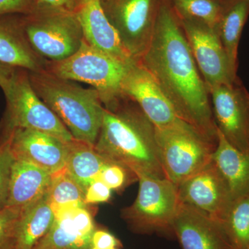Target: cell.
Returning <instances> with one entry per match:
<instances>
[{
  "instance_id": "cell-1",
  "label": "cell",
  "mask_w": 249,
  "mask_h": 249,
  "mask_svg": "<svg viewBox=\"0 0 249 249\" xmlns=\"http://www.w3.org/2000/svg\"><path fill=\"white\" fill-rule=\"evenodd\" d=\"M138 60L157 80L178 116L217 142L209 89L167 0L162 1L151 40Z\"/></svg>"
},
{
  "instance_id": "cell-2",
  "label": "cell",
  "mask_w": 249,
  "mask_h": 249,
  "mask_svg": "<svg viewBox=\"0 0 249 249\" xmlns=\"http://www.w3.org/2000/svg\"><path fill=\"white\" fill-rule=\"evenodd\" d=\"M96 150L108 161L135 174L166 178L160 158L155 126L137 103L123 96L105 108Z\"/></svg>"
},
{
  "instance_id": "cell-3",
  "label": "cell",
  "mask_w": 249,
  "mask_h": 249,
  "mask_svg": "<svg viewBox=\"0 0 249 249\" xmlns=\"http://www.w3.org/2000/svg\"><path fill=\"white\" fill-rule=\"evenodd\" d=\"M33 89L58 116L73 139L95 145L104 106L97 90L82 88L45 71L29 72Z\"/></svg>"
},
{
  "instance_id": "cell-4",
  "label": "cell",
  "mask_w": 249,
  "mask_h": 249,
  "mask_svg": "<svg viewBox=\"0 0 249 249\" xmlns=\"http://www.w3.org/2000/svg\"><path fill=\"white\" fill-rule=\"evenodd\" d=\"M133 62L121 61L84 40L71 56L61 61H47L45 71L58 78L91 85L99 93L104 107L109 108L124 96L121 85Z\"/></svg>"
},
{
  "instance_id": "cell-5",
  "label": "cell",
  "mask_w": 249,
  "mask_h": 249,
  "mask_svg": "<svg viewBox=\"0 0 249 249\" xmlns=\"http://www.w3.org/2000/svg\"><path fill=\"white\" fill-rule=\"evenodd\" d=\"M139 188L133 204L122 216L134 232L173 235V224L180 201L178 186L167 178L137 174Z\"/></svg>"
},
{
  "instance_id": "cell-6",
  "label": "cell",
  "mask_w": 249,
  "mask_h": 249,
  "mask_svg": "<svg viewBox=\"0 0 249 249\" xmlns=\"http://www.w3.org/2000/svg\"><path fill=\"white\" fill-rule=\"evenodd\" d=\"M155 132L165 177L177 186L212 160L217 142L186 121L173 127H155Z\"/></svg>"
},
{
  "instance_id": "cell-7",
  "label": "cell",
  "mask_w": 249,
  "mask_h": 249,
  "mask_svg": "<svg viewBox=\"0 0 249 249\" xmlns=\"http://www.w3.org/2000/svg\"><path fill=\"white\" fill-rule=\"evenodd\" d=\"M22 26L31 48L46 61L68 58L84 41L76 13L36 11L22 16Z\"/></svg>"
},
{
  "instance_id": "cell-8",
  "label": "cell",
  "mask_w": 249,
  "mask_h": 249,
  "mask_svg": "<svg viewBox=\"0 0 249 249\" xmlns=\"http://www.w3.org/2000/svg\"><path fill=\"white\" fill-rule=\"evenodd\" d=\"M3 92L6 101L2 125L4 129H36L65 142L74 139L58 116L33 89L27 70L18 68Z\"/></svg>"
},
{
  "instance_id": "cell-9",
  "label": "cell",
  "mask_w": 249,
  "mask_h": 249,
  "mask_svg": "<svg viewBox=\"0 0 249 249\" xmlns=\"http://www.w3.org/2000/svg\"><path fill=\"white\" fill-rule=\"evenodd\" d=\"M163 0H103L101 4L124 48L138 60L151 40Z\"/></svg>"
},
{
  "instance_id": "cell-10",
  "label": "cell",
  "mask_w": 249,
  "mask_h": 249,
  "mask_svg": "<svg viewBox=\"0 0 249 249\" xmlns=\"http://www.w3.org/2000/svg\"><path fill=\"white\" fill-rule=\"evenodd\" d=\"M178 19L209 91L217 85L231 84L238 80L232 71L217 29L198 19Z\"/></svg>"
},
{
  "instance_id": "cell-11",
  "label": "cell",
  "mask_w": 249,
  "mask_h": 249,
  "mask_svg": "<svg viewBox=\"0 0 249 249\" xmlns=\"http://www.w3.org/2000/svg\"><path fill=\"white\" fill-rule=\"evenodd\" d=\"M217 130L232 146L249 154V92L240 79L209 89Z\"/></svg>"
},
{
  "instance_id": "cell-12",
  "label": "cell",
  "mask_w": 249,
  "mask_h": 249,
  "mask_svg": "<svg viewBox=\"0 0 249 249\" xmlns=\"http://www.w3.org/2000/svg\"><path fill=\"white\" fill-rule=\"evenodd\" d=\"M123 95L138 105L154 125L173 127L183 122L151 73L136 60L129 66L122 85Z\"/></svg>"
},
{
  "instance_id": "cell-13",
  "label": "cell",
  "mask_w": 249,
  "mask_h": 249,
  "mask_svg": "<svg viewBox=\"0 0 249 249\" xmlns=\"http://www.w3.org/2000/svg\"><path fill=\"white\" fill-rule=\"evenodd\" d=\"M178 197L220 222L232 201L227 182L213 160L178 186Z\"/></svg>"
},
{
  "instance_id": "cell-14",
  "label": "cell",
  "mask_w": 249,
  "mask_h": 249,
  "mask_svg": "<svg viewBox=\"0 0 249 249\" xmlns=\"http://www.w3.org/2000/svg\"><path fill=\"white\" fill-rule=\"evenodd\" d=\"M1 127L9 137L14 160L29 162L52 175L65 168L67 142L36 129Z\"/></svg>"
},
{
  "instance_id": "cell-15",
  "label": "cell",
  "mask_w": 249,
  "mask_h": 249,
  "mask_svg": "<svg viewBox=\"0 0 249 249\" xmlns=\"http://www.w3.org/2000/svg\"><path fill=\"white\" fill-rule=\"evenodd\" d=\"M173 231L183 249H237L222 223L181 202Z\"/></svg>"
},
{
  "instance_id": "cell-16",
  "label": "cell",
  "mask_w": 249,
  "mask_h": 249,
  "mask_svg": "<svg viewBox=\"0 0 249 249\" xmlns=\"http://www.w3.org/2000/svg\"><path fill=\"white\" fill-rule=\"evenodd\" d=\"M76 14L88 45L121 61H136L121 42L103 10L101 0H81Z\"/></svg>"
},
{
  "instance_id": "cell-17",
  "label": "cell",
  "mask_w": 249,
  "mask_h": 249,
  "mask_svg": "<svg viewBox=\"0 0 249 249\" xmlns=\"http://www.w3.org/2000/svg\"><path fill=\"white\" fill-rule=\"evenodd\" d=\"M0 62L29 72L45 70L47 61L29 45L20 15L0 17Z\"/></svg>"
},
{
  "instance_id": "cell-18",
  "label": "cell",
  "mask_w": 249,
  "mask_h": 249,
  "mask_svg": "<svg viewBox=\"0 0 249 249\" xmlns=\"http://www.w3.org/2000/svg\"><path fill=\"white\" fill-rule=\"evenodd\" d=\"M52 175L36 165L14 160L6 206L25 212L49 193Z\"/></svg>"
},
{
  "instance_id": "cell-19",
  "label": "cell",
  "mask_w": 249,
  "mask_h": 249,
  "mask_svg": "<svg viewBox=\"0 0 249 249\" xmlns=\"http://www.w3.org/2000/svg\"><path fill=\"white\" fill-rule=\"evenodd\" d=\"M212 160L229 186L232 200L249 191V154L232 146L218 130Z\"/></svg>"
},
{
  "instance_id": "cell-20",
  "label": "cell",
  "mask_w": 249,
  "mask_h": 249,
  "mask_svg": "<svg viewBox=\"0 0 249 249\" xmlns=\"http://www.w3.org/2000/svg\"><path fill=\"white\" fill-rule=\"evenodd\" d=\"M109 162L95 150L94 145L75 139L67 142L65 169L85 193L89 185L99 178Z\"/></svg>"
},
{
  "instance_id": "cell-21",
  "label": "cell",
  "mask_w": 249,
  "mask_h": 249,
  "mask_svg": "<svg viewBox=\"0 0 249 249\" xmlns=\"http://www.w3.org/2000/svg\"><path fill=\"white\" fill-rule=\"evenodd\" d=\"M72 206L53 210L54 221L33 249H91L92 237L83 235L70 214Z\"/></svg>"
},
{
  "instance_id": "cell-22",
  "label": "cell",
  "mask_w": 249,
  "mask_h": 249,
  "mask_svg": "<svg viewBox=\"0 0 249 249\" xmlns=\"http://www.w3.org/2000/svg\"><path fill=\"white\" fill-rule=\"evenodd\" d=\"M48 193L35 206L23 213L15 235L14 249H33L47 233L54 221Z\"/></svg>"
},
{
  "instance_id": "cell-23",
  "label": "cell",
  "mask_w": 249,
  "mask_h": 249,
  "mask_svg": "<svg viewBox=\"0 0 249 249\" xmlns=\"http://www.w3.org/2000/svg\"><path fill=\"white\" fill-rule=\"evenodd\" d=\"M249 16V0H229L217 27L232 71L237 74L241 35Z\"/></svg>"
},
{
  "instance_id": "cell-24",
  "label": "cell",
  "mask_w": 249,
  "mask_h": 249,
  "mask_svg": "<svg viewBox=\"0 0 249 249\" xmlns=\"http://www.w3.org/2000/svg\"><path fill=\"white\" fill-rule=\"evenodd\" d=\"M220 222L236 248L249 249V191L232 199Z\"/></svg>"
},
{
  "instance_id": "cell-25",
  "label": "cell",
  "mask_w": 249,
  "mask_h": 249,
  "mask_svg": "<svg viewBox=\"0 0 249 249\" xmlns=\"http://www.w3.org/2000/svg\"><path fill=\"white\" fill-rule=\"evenodd\" d=\"M178 18H191L217 29L229 0H167Z\"/></svg>"
},
{
  "instance_id": "cell-26",
  "label": "cell",
  "mask_w": 249,
  "mask_h": 249,
  "mask_svg": "<svg viewBox=\"0 0 249 249\" xmlns=\"http://www.w3.org/2000/svg\"><path fill=\"white\" fill-rule=\"evenodd\" d=\"M48 197L53 211L65 206L87 207L85 191L65 168L52 175Z\"/></svg>"
},
{
  "instance_id": "cell-27",
  "label": "cell",
  "mask_w": 249,
  "mask_h": 249,
  "mask_svg": "<svg viewBox=\"0 0 249 249\" xmlns=\"http://www.w3.org/2000/svg\"><path fill=\"white\" fill-rule=\"evenodd\" d=\"M0 139V209L7 204L11 167L14 158L10 148L9 137L3 130Z\"/></svg>"
},
{
  "instance_id": "cell-28",
  "label": "cell",
  "mask_w": 249,
  "mask_h": 249,
  "mask_svg": "<svg viewBox=\"0 0 249 249\" xmlns=\"http://www.w3.org/2000/svg\"><path fill=\"white\" fill-rule=\"evenodd\" d=\"M23 213L9 206L0 209V249H14L16 228Z\"/></svg>"
},
{
  "instance_id": "cell-29",
  "label": "cell",
  "mask_w": 249,
  "mask_h": 249,
  "mask_svg": "<svg viewBox=\"0 0 249 249\" xmlns=\"http://www.w3.org/2000/svg\"><path fill=\"white\" fill-rule=\"evenodd\" d=\"M129 176L137 177L133 172L125 167L109 162L101 171L99 179L110 189L118 190L124 188V185L128 183Z\"/></svg>"
},
{
  "instance_id": "cell-30",
  "label": "cell",
  "mask_w": 249,
  "mask_h": 249,
  "mask_svg": "<svg viewBox=\"0 0 249 249\" xmlns=\"http://www.w3.org/2000/svg\"><path fill=\"white\" fill-rule=\"evenodd\" d=\"M36 11L35 0H0V17L27 16Z\"/></svg>"
},
{
  "instance_id": "cell-31",
  "label": "cell",
  "mask_w": 249,
  "mask_h": 249,
  "mask_svg": "<svg viewBox=\"0 0 249 249\" xmlns=\"http://www.w3.org/2000/svg\"><path fill=\"white\" fill-rule=\"evenodd\" d=\"M80 1L81 0H35L36 11L76 13Z\"/></svg>"
},
{
  "instance_id": "cell-32",
  "label": "cell",
  "mask_w": 249,
  "mask_h": 249,
  "mask_svg": "<svg viewBox=\"0 0 249 249\" xmlns=\"http://www.w3.org/2000/svg\"><path fill=\"white\" fill-rule=\"evenodd\" d=\"M111 189L101 179L96 180L89 185L85 193V204H93L106 202L110 199Z\"/></svg>"
},
{
  "instance_id": "cell-33",
  "label": "cell",
  "mask_w": 249,
  "mask_h": 249,
  "mask_svg": "<svg viewBox=\"0 0 249 249\" xmlns=\"http://www.w3.org/2000/svg\"><path fill=\"white\" fill-rule=\"evenodd\" d=\"M92 247L98 249H114L122 247V244L111 232L96 230L92 237Z\"/></svg>"
},
{
  "instance_id": "cell-34",
  "label": "cell",
  "mask_w": 249,
  "mask_h": 249,
  "mask_svg": "<svg viewBox=\"0 0 249 249\" xmlns=\"http://www.w3.org/2000/svg\"><path fill=\"white\" fill-rule=\"evenodd\" d=\"M17 69L0 62V88L2 91L9 84Z\"/></svg>"
},
{
  "instance_id": "cell-35",
  "label": "cell",
  "mask_w": 249,
  "mask_h": 249,
  "mask_svg": "<svg viewBox=\"0 0 249 249\" xmlns=\"http://www.w3.org/2000/svg\"><path fill=\"white\" fill-rule=\"evenodd\" d=\"M1 135H2V129H1V127L0 126V139L1 138Z\"/></svg>"
},
{
  "instance_id": "cell-36",
  "label": "cell",
  "mask_w": 249,
  "mask_h": 249,
  "mask_svg": "<svg viewBox=\"0 0 249 249\" xmlns=\"http://www.w3.org/2000/svg\"><path fill=\"white\" fill-rule=\"evenodd\" d=\"M91 249H98L95 248V247H92V248H91Z\"/></svg>"
},
{
  "instance_id": "cell-37",
  "label": "cell",
  "mask_w": 249,
  "mask_h": 249,
  "mask_svg": "<svg viewBox=\"0 0 249 249\" xmlns=\"http://www.w3.org/2000/svg\"><path fill=\"white\" fill-rule=\"evenodd\" d=\"M119 249V248H116V249Z\"/></svg>"
},
{
  "instance_id": "cell-38",
  "label": "cell",
  "mask_w": 249,
  "mask_h": 249,
  "mask_svg": "<svg viewBox=\"0 0 249 249\" xmlns=\"http://www.w3.org/2000/svg\"><path fill=\"white\" fill-rule=\"evenodd\" d=\"M101 1H103V0H101Z\"/></svg>"
},
{
  "instance_id": "cell-39",
  "label": "cell",
  "mask_w": 249,
  "mask_h": 249,
  "mask_svg": "<svg viewBox=\"0 0 249 249\" xmlns=\"http://www.w3.org/2000/svg\"></svg>"
}]
</instances>
